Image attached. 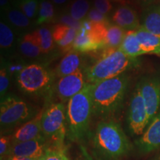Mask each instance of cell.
Listing matches in <instances>:
<instances>
[{
    "label": "cell",
    "instance_id": "obj_4",
    "mask_svg": "<svg viewBox=\"0 0 160 160\" xmlns=\"http://www.w3.org/2000/svg\"><path fill=\"white\" fill-rule=\"evenodd\" d=\"M99 55L96 62L85 71L87 82L95 84L125 73L139 65L137 58L125 54L119 48H104L98 50Z\"/></svg>",
    "mask_w": 160,
    "mask_h": 160
},
{
    "label": "cell",
    "instance_id": "obj_41",
    "mask_svg": "<svg viewBox=\"0 0 160 160\" xmlns=\"http://www.w3.org/2000/svg\"><path fill=\"white\" fill-rule=\"evenodd\" d=\"M37 160H43V157H42V158H39V159H38Z\"/></svg>",
    "mask_w": 160,
    "mask_h": 160
},
{
    "label": "cell",
    "instance_id": "obj_7",
    "mask_svg": "<svg viewBox=\"0 0 160 160\" xmlns=\"http://www.w3.org/2000/svg\"><path fill=\"white\" fill-rule=\"evenodd\" d=\"M22 91L32 96H45L53 82V74L43 66L33 64L25 66L17 75Z\"/></svg>",
    "mask_w": 160,
    "mask_h": 160
},
{
    "label": "cell",
    "instance_id": "obj_1",
    "mask_svg": "<svg viewBox=\"0 0 160 160\" xmlns=\"http://www.w3.org/2000/svg\"><path fill=\"white\" fill-rule=\"evenodd\" d=\"M131 144L125 132L113 119L99 122L92 141V153L97 160H120L128 153Z\"/></svg>",
    "mask_w": 160,
    "mask_h": 160
},
{
    "label": "cell",
    "instance_id": "obj_3",
    "mask_svg": "<svg viewBox=\"0 0 160 160\" xmlns=\"http://www.w3.org/2000/svg\"><path fill=\"white\" fill-rule=\"evenodd\" d=\"M92 88L93 84L87 82L79 93L68 102L67 136L73 142H81L89 136L90 122L93 114Z\"/></svg>",
    "mask_w": 160,
    "mask_h": 160
},
{
    "label": "cell",
    "instance_id": "obj_12",
    "mask_svg": "<svg viewBox=\"0 0 160 160\" xmlns=\"http://www.w3.org/2000/svg\"><path fill=\"white\" fill-rule=\"evenodd\" d=\"M136 145L140 151L145 153L160 147V110L141 137L136 141Z\"/></svg>",
    "mask_w": 160,
    "mask_h": 160
},
{
    "label": "cell",
    "instance_id": "obj_38",
    "mask_svg": "<svg viewBox=\"0 0 160 160\" xmlns=\"http://www.w3.org/2000/svg\"><path fill=\"white\" fill-rule=\"evenodd\" d=\"M5 160H37L34 159H30V158H24V157H9Z\"/></svg>",
    "mask_w": 160,
    "mask_h": 160
},
{
    "label": "cell",
    "instance_id": "obj_16",
    "mask_svg": "<svg viewBox=\"0 0 160 160\" xmlns=\"http://www.w3.org/2000/svg\"><path fill=\"white\" fill-rule=\"evenodd\" d=\"M77 30L64 24H58L53 28V37L54 42L62 51L68 52L73 50V43L77 35Z\"/></svg>",
    "mask_w": 160,
    "mask_h": 160
},
{
    "label": "cell",
    "instance_id": "obj_30",
    "mask_svg": "<svg viewBox=\"0 0 160 160\" xmlns=\"http://www.w3.org/2000/svg\"><path fill=\"white\" fill-rule=\"evenodd\" d=\"M9 71L5 67H1L0 70V96L2 99L7 95V91L9 87Z\"/></svg>",
    "mask_w": 160,
    "mask_h": 160
},
{
    "label": "cell",
    "instance_id": "obj_34",
    "mask_svg": "<svg viewBox=\"0 0 160 160\" xmlns=\"http://www.w3.org/2000/svg\"><path fill=\"white\" fill-rule=\"evenodd\" d=\"M59 21L61 24H64V25L69 26L72 28L77 30V31H79V29L81 28L82 22L74 19L70 14L62 15L61 17H60Z\"/></svg>",
    "mask_w": 160,
    "mask_h": 160
},
{
    "label": "cell",
    "instance_id": "obj_25",
    "mask_svg": "<svg viewBox=\"0 0 160 160\" xmlns=\"http://www.w3.org/2000/svg\"><path fill=\"white\" fill-rule=\"evenodd\" d=\"M5 12L8 22L14 27L18 28H25L30 25V19L19 10L8 8Z\"/></svg>",
    "mask_w": 160,
    "mask_h": 160
},
{
    "label": "cell",
    "instance_id": "obj_5",
    "mask_svg": "<svg viewBox=\"0 0 160 160\" xmlns=\"http://www.w3.org/2000/svg\"><path fill=\"white\" fill-rule=\"evenodd\" d=\"M42 131L49 149H65L68 130L66 109L62 102L52 103L43 111Z\"/></svg>",
    "mask_w": 160,
    "mask_h": 160
},
{
    "label": "cell",
    "instance_id": "obj_10",
    "mask_svg": "<svg viewBox=\"0 0 160 160\" xmlns=\"http://www.w3.org/2000/svg\"><path fill=\"white\" fill-rule=\"evenodd\" d=\"M86 84L83 73L79 70L73 74L60 78L56 85V93L61 102H66L79 93Z\"/></svg>",
    "mask_w": 160,
    "mask_h": 160
},
{
    "label": "cell",
    "instance_id": "obj_11",
    "mask_svg": "<svg viewBox=\"0 0 160 160\" xmlns=\"http://www.w3.org/2000/svg\"><path fill=\"white\" fill-rule=\"evenodd\" d=\"M48 149L47 140L42 137L30 141L13 144L11 156L38 159L43 157Z\"/></svg>",
    "mask_w": 160,
    "mask_h": 160
},
{
    "label": "cell",
    "instance_id": "obj_20",
    "mask_svg": "<svg viewBox=\"0 0 160 160\" xmlns=\"http://www.w3.org/2000/svg\"><path fill=\"white\" fill-rule=\"evenodd\" d=\"M119 48L128 57L131 58H137L144 54L136 31H126L122 42Z\"/></svg>",
    "mask_w": 160,
    "mask_h": 160
},
{
    "label": "cell",
    "instance_id": "obj_2",
    "mask_svg": "<svg viewBox=\"0 0 160 160\" xmlns=\"http://www.w3.org/2000/svg\"><path fill=\"white\" fill-rule=\"evenodd\" d=\"M128 84L129 77L125 73L93 84V114L106 119L117 113L122 105Z\"/></svg>",
    "mask_w": 160,
    "mask_h": 160
},
{
    "label": "cell",
    "instance_id": "obj_31",
    "mask_svg": "<svg viewBox=\"0 0 160 160\" xmlns=\"http://www.w3.org/2000/svg\"><path fill=\"white\" fill-rule=\"evenodd\" d=\"M43 160H70L65 149H48L43 157Z\"/></svg>",
    "mask_w": 160,
    "mask_h": 160
},
{
    "label": "cell",
    "instance_id": "obj_37",
    "mask_svg": "<svg viewBox=\"0 0 160 160\" xmlns=\"http://www.w3.org/2000/svg\"><path fill=\"white\" fill-rule=\"evenodd\" d=\"M135 1H137L138 3L141 4V5L151 6V4L154 2L157 1V0H135Z\"/></svg>",
    "mask_w": 160,
    "mask_h": 160
},
{
    "label": "cell",
    "instance_id": "obj_19",
    "mask_svg": "<svg viewBox=\"0 0 160 160\" xmlns=\"http://www.w3.org/2000/svg\"><path fill=\"white\" fill-rule=\"evenodd\" d=\"M144 54L160 55V37H157L140 27L136 31Z\"/></svg>",
    "mask_w": 160,
    "mask_h": 160
},
{
    "label": "cell",
    "instance_id": "obj_9",
    "mask_svg": "<svg viewBox=\"0 0 160 160\" xmlns=\"http://www.w3.org/2000/svg\"><path fill=\"white\" fill-rule=\"evenodd\" d=\"M145 102L150 122L160 108V81L157 78L145 77L137 84Z\"/></svg>",
    "mask_w": 160,
    "mask_h": 160
},
{
    "label": "cell",
    "instance_id": "obj_26",
    "mask_svg": "<svg viewBox=\"0 0 160 160\" xmlns=\"http://www.w3.org/2000/svg\"><path fill=\"white\" fill-rule=\"evenodd\" d=\"M54 16V7L53 4L48 0H42L39 2V13L37 20V25H42L44 23L53 21Z\"/></svg>",
    "mask_w": 160,
    "mask_h": 160
},
{
    "label": "cell",
    "instance_id": "obj_28",
    "mask_svg": "<svg viewBox=\"0 0 160 160\" xmlns=\"http://www.w3.org/2000/svg\"><path fill=\"white\" fill-rule=\"evenodd\" d=\"M17 5L28 19H33L39 13L38 0H18Z\"/></svg>",
    "mask_w": 160,
    "mask_h": 160
},
{
    "label": "cell",
    "instance_id": "obj_24",
    "mask_svg": "<svg viewBox=\"0 0 160 160\" xmlns=\"http://www.w3.org/2000/svg\"><path fill=\"white\" fill-rule=\"evenodd\" d=\"M90 3L88 0H73L70 5V13L73 19L82 22L88 13Z\"/></svg>",
    "mask_w": 160,
    "mask_h": 160
},
{
    "label": "cell",
    "instance_id": "obj_40",
    "mask_svg": "<svg viewBox=\"0 0 160 160\" xmlns=\"http://www.w3.org/2000/svg\"><path fill=\"white\" fill-rule=\"evenodd\" d=\"M111 2H117L119 4H122V5H125L127 0H110Z\"/></svg>",
    "mask_w": 160,
    "mask_h": 160
},
{
    "label": "cell",
    "instance_id": "obj_18",
    "mask_svg": "<svg viewBox=\"0 0 160 160\" xmlns=\"http://www.w3.org/2000/svg\"><path fill=\"white\" fill-rule=\"evenodd\" d=\"M142 27L152 34L160 37V7L152 5L146 8L142 16Z\"/></svg>",
    "mask_w": 160,
    "mask_h": 160
},
{
    "label": "cell",
    "instance_id": "obj_15",
    "mask_svg": "<svg viewBox=\"0 0 160 160\" xmlns=\"http://www.w3.org/2000/svg\"><path fill=\"white\" fill-rule=\"evenodd\" d=\"M72 48L79 53H93L106 47L97 42L88 30L81 27L77 32Z\"/></svg>",
    "mask_w": 160,
    "mask_h": 160
},
{
    "label": "cell",
    "instance_id": "obj_8",
    "mask_svg": "<svg viewBox=\"0 0 160 160\" xmlns=\"http://www.w3.org/2000/svg\"><path fill=\"white\" fill-rule=\"evenodd\" d=\"M128 123L133 135H142L145 128L150 124L147 108L139 88L136 86L130 101Z\"/></svg>",
    "mask_w": 160,
    "mask_h": 160
},
{
    "label": "cell",
    "instance_id": "obj_23",
    "mask_svg": "<svg viewBox=\"0 0 160 160\" xmlns=\"http://www.w3.org/2000/svg\"><path fill=\"white\" fill-rule=\"evenodd\" d=\"M126 31L117 25L110 24L105 39V47L119 48L125 37Z\"/></svg>",
    "mask_w": 160,
    "mask_h": 160
},
{
    "label": "cell",
    "instance_id": "obj_32",
    "mask_svg": "<svg viewBox=\"0 0 160 160\" xmlns=\"http://www.w3.org/2000/svg\"><path fill=\"white\" fill-rule=\"evenodd\" d=\"M88 19L92 22L109 24L108 19L106 15L102 13L96 8H92L88 13Z\"/></svg>",
    "mask_w": 160,
    "mask_h": 160
},
{
    "label": "cell",
    "instance_id": "obj_33",
    "mask_svg": "<svg viewBox=\"0 0 160 160\" xmlns=\"http://www.w3.org/2000/svg\"><path fill=\"white\" fill-rule=\"evenodd\" d=\"M93 5L94 8L105 15H107L113 8V5L110 0H94Z\"/></svg>",
    "mask_w": 160,
    "mask_h": 160
},
{
    "label": "cell",
    "instance_id": "obj_27",
    "mask_svg": "<svg viewBox=\"0 0 160 160\" xmlns=\"http://www.w3.org/2000/svg\"><path fill=\"white\" fill-rule=\"evenodd\" d=\"M14 42V34L12 29L3 21L0 22V46L4 50L9 49Z\"/></svg>",
    "mask_w": 160,
    "mask_h": 160
},
{
    "label": "cell",
    "instance_id": "obj_17",
    "mask_svg": "<svg viewBox=\"0 0 160 160\" xmlns=\"http://www.w3.org/2000/svg\"><path fill=\"white\" fill-rule=\"evenodd\" d=\"M81 62L82 59L79 52L74 50L70 51L60 60L55 69V75L57 77L62 78L73 74L80 70Z\"/></svg>",
    "mask_w": 160,
    "mask_h": 160
},
{
    "label": "cell",
    "instance_id": "obj_14",
    "mask_svg": "<svg viewBox=\"0 0 160 160\" xmlns=\"http://www.w3.org/2000/svg\"><path fill=\"white\" fill-rule=\"evenodd\" d=\"M113 21L126 31H137L141 27L137 12L128 5L118 7L113 15Z\"/></svg>",
    "mask_w": 160,
    "mask_h": 160
},
{
    "label": "cell",
    "instance_id": "obj_22",
    "mask_svg": "<svg viewBox=\"0 0 160 160\" xmlns=\"http://www.w3.org/2000/svg\"><path fill=\"white\" fill-rule=\"evenodd\" d=\"M36 41L43 53H48L54 48L53 32L47 28H41L33 32Z\"/></svg>",
    "mask_w": 160,
    "mask_h": 160
},
{
    "label": "cell",
    "instance_id": "obj_29",
    "mask_svg": "<svg viewBox=\"0 0 160 160\" xmlns=\"http://www.w3.org/2000/svg\"><path fill=\"white\" fill-rule=\"evenodd\" d=\"M12 141L11 135L1 136L0 139V159L5 160L11 157L12 150Z\"/></svg>",
    "mask_w": 160,
    "mask_h": 160
},
{
    "label": "cell",
    "instance_id": "obj_6",
    "mask_svg": "<svg viewBox=\"0 0 160 160\" xmlns=\"http://www.w3.org/2000/svg\"><path fill=\"white\" fill-rule=\"evenodd\" d=\"M39 112L34 108L13 95L1 99L0 125L2 131L21 126L33 119Z\"/></svg>",
    "mask_w": 160,
    "mask_h": 160
},
{
    "label": "cell",
    "instance_id": "obj_36",
    "mask_svg": "<svg viewBox=\"0 0 160 160\" xmlns=\"http://www.w3.org/2000/svg\"><path fill=\"white\" fill-rule=\"evenodd\" d=\"M8 2L9 0H0V6H1L2 11H6L9 8Z\"/></svg>",
    "mask_w": 160,
    "mask_h": 160
},
{
    "label": "cell",
    "instance_id": "obj_21",
    "mask_svg": "<svg viewBox=\"0 0 160 160\" xmlns=\"http://www.w3.org/2000/svg\"><path fill=\"white\" fill-rule=\"evenodd\" d=\"M19 48L22 54L28 58H37L42 53L33 33L24 36L20 42Z\"/></svg>",
    "mask_w": 160,
    "mask_h": 160
},
{
    "label": "cell",
    "instance_id": "obj_13",
    "mask_svg": "<svg viewBox=\"0 0 160 160\" xmlns=\"http://www.w3.org/2000/svg\"><path fill=\"white\" fill-rule=\"evenodd\" d=\"M43 111H39L33 119L19 126L11 135L12 144L22 142L43 137L42 117Z\"/></svg>",
    "mask_w": 160,
    "mask_h": 160
},
{
    "label": "cell",
    "instance_id": "obj_35",
    "mask_svg": "<svg viewBox=\"0 0 160 160\" xmlns=\"http://www.w3.org/2000/svg\"><path fill=\"white\" fill-rule=\"evenodd\" d=\"M80 150H81V153H80V155L77 160H93L91 156L89 154L88 152L83 146L80 147Z\"/></svg>",
    "mask_w": 160,
    "mask_h": 160
},
{
    "label": "cell",
    "instance_id": "obj_39",
    "mask_svg": "<svg viewBox=\"0 0 160 160\" xmlns=\"http://www.w3.org/2000/svg\"><path fill=\"white\" fill-rule=\"evenodd\" d=\"M51 1H52V2L54 3L55 5H63V4L67 2L68 0H51Z\"/></svg>",
    "mask_w": 160,
    "mask_h": 160
}]
</instances>
